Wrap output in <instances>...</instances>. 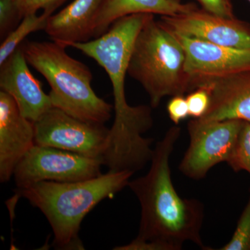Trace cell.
Masks as SVG:
<instances>
[{
	"mask_svg": "<svg viewBox=\"0 0 250 250\" xmlns=\"http://www.w3.org/2000/svg\"><path fill=\"white\" fill-rule=\"evenodd\" d=\"M181 134L172 126L157 142L146 175L130 181L141 208L139 233L136 238L115 250H180L186 242L203 250L201 230L205 218L204 205L197 199L182 198L172 182L170 156Z\"/></svg>",
	"mask_w": 250,
	"mask_h": 250,
	"instance_id": "1",
	"label": "cell"
},
{
	"mask_svg": "<svg viewBox=\"0 0 250 250\" xmlns=\"http://www.w3.org/2000/svg\"><path fill=\"white\" fill-rule=\"evenodd\" d=\"M133 171L108 172L73 182H41L18 193L43 213L59 250H83L79 232L81 224L100 202L128 187Z\"/></svg>",
	"mask_w": 250,
	"mask_h": 250,
	"instance_id": "2",
	"label": "cell"
},
{
	"mask_svg": "<svg viewBox=\"0 0 250 250\" xmlns=\"http://www.w3.org/2000/svg\"><path fill=\"white\" fill-rule=\"evenodd\" d=\"M21 46L28 63L50 85L54 107L87 123L104 125L109 121L113 106L96 95L89 67L69 56L66 47L54 41H27Z\"/></svg>",
	"mask_w": 250,
	"mask_h": 250,
	"instance_id": "3",
	"label": "cell"
},
{
	"mask_svg": "<svg viewBox=\"0 0 250 250\" xmlns=\"http://www.w3.org/2000/svg\"><path fill=\"white\" fill-rule=\"evenodd\" d=\"M186 65L187 54L178 36L152 16L135 41L127 74L142 85L152 108L166 97L192 91Z\"/></svg>",
	"mask_w": 250,
	"mask_h": 250,
	"instance_id": "4",
	"label": "cell"
},
{
	"mask_svg": "<svg viewBox=\"0 0 250 250\" xmlns=\"http://www.w3.org/2000/svg\"><path fill=\"white\" fill-rule=\"evenodd\" d=\"M153 16L136 14L119 18L103 35L72 45L94 59L107 73L113 87L115 121H128L136 114V106H130L126 101L125 78L135 41L145 23Z\"/></svg>",
	"mask_w": 250,
	"mask_h": 250,
	"instance_id": "5",
	"label": "cell"
},
{
	"mask_svg": "<svg viewBox=\"0 0 250 250\" xmlns=\"http://www.w3.org/2000/svg\"><path fill=\"white\" fill-rule=\"evenodd\" d=\"M103 162L68 151L34 145L15 169L18 189L41 182H73L100 176Z\"/></svg>",
	"mask_w": 250,
	"mask_h": 250,
	"instance_id": "6",
	"label": "cell"
},
{
	"mask_svg": "<svg viewBox=\"0 0 250 250\" xmlns=\"http://www.w3.org/2000/svg\"><path fill=\"white\" fill-rule=\"evenodd\" d=\"M243 122L192 118L188 124L190 145L179 164L180 172L188 178L200 180L215 166L228 162Z\"/></svg>",
	"mask_w": 250,
	"mask_h": 250,
	"instance_id": "7",
	"label": "cell"
},
{
	"mask_svg": "<svg viewBox=\"0 0 250 250\" xmlns=\"http://www.w3.org/2000/svg\"><path fill=\"white\" fill-rule=\"evenodd\" d=\"M35 126V145L57 148L102 161L109 129L87 123L52 106Z\"/></svg>",
	"mask_w": 250,
	"mask_h": 250,
	"instance_id": "8",
	"label": "cell"
},
{
	"mask_svg": "<svg viewBox=\"0 0 250 250\" xmlns=\"http://www.w3.org/2000/svg\"><path fill=\"white\" fill-rule=\"evenodd\" d=\"M160 22L178 35L215 45L250 49V24L236 17L210 14L196 5L174 16H161Z\"/></svg>",
	"mask_w": 250,
	"mask_h": 250,
	"instance_id": "9",
	"label": "cell"
},
{
	"mask_svg": "<svg viewBox=\"0 0 250 250\" xmlns=\"http://www.w3.org/2000/svg\"><path fill=\"white\" fill-rule=\"evenodd\" d=\"M177 35L187 54L186 69L192 91L212 81L250 70V49L215 45Z\"/></svg>",
	"mask_w": 250,
	"mask_h": 250,
	"instance_id": "10",
	"label": "cell"
},
{
	"mask_svg": "<svg viewBox=\"0 0 250 250\" xmlns=\"http://www.w3.org/2000/svg\"><path fill=\"white\" fill-rule=\"evenodd\" d=\"M28 64L21 45L0 65V88L14 99L24 118L36 123L53 105Z\"/></svg>",
	"mask_w": 250,
	"mask_h": 250,
	"instance_id": "11",
	"label": "cell"
},
{
	"mask_svg": "<svg viewBox=\"0 0 250 250\" xmlns=\"http://www.w3.org/2000/svg\"><path fill=\"white\" fill-rule=\"evenodd\" d=\"M35 145L34 123L21 114L9 94L0 91V182L14 175L21 159Z\"/></svg>",
	"mask_w": 250,
	"mask_h": 250,
	"instance_id": "12",
	"label": "cell"
},
{
	"mask_svg": "<svg viewBox=\"0 0 250 250\" xmlns=\"http://www.w3.org/2000/svg\"><path fill=\"white\" fill-rule=\"evenodd\" d=\"M205 87L210 94V105L203 121L229 120L250 123V70L212 81Z\"/></svg>",
	"mask_w": 250,
	"mask_h": 250,
	"instance_id": "13",
	"label": "cell"
},
{
	"mask_svg": "<svg viewBox=\"0 0 250 250\" xmlns=\"http://www.w3.org/2000/svg\"><path fill=\"white\" fill-rule=\"evenodd\" d=\"M103 0H74L58 14L52 15L45 29L52 41L72 47L93 38L94 23Z\"/></svg>",
	"mask_w": 250,
	"mask_h": 250,
	"instance_id": "14",
	"label": "cell"
},
{
	"mask_svg": "<svg viewBox=\"0 0 250 250\" xmlns=\"http://www.w3.org/2000/svg\"><path fill=\"white\" fill-rule=\"evenodd\" d=\"M193 3L181 0H103L94 23L93 38L103 35L115 21L136 14L174 16L188 11Z\"/></svg>",
	"mask_w": 250,
	"mask_h": 250,
	"instance_id": "15",
	"label": "cell"
},
{
	"mask_svg": "<svg viewBox=\"0 0 250 250\" xmlns=\"http://www.w3.org/2000/svg\"><path fill=\"white\" fill-rule=\"evenodd\" d=\"M52 14L43 12L38 16L36 13L25 15L21 22L3 39L0 45V65L21 46L31 33L45 30L47 21Z\"/></svg>",
	"mask_w": 250,
	"mask_h": 250,
	"instance_id": "16",
	"label": "cell"
},
{
	"mask_svg": "<svg viewBox=\"0 0 250 250\" xmlns=\"http://www.w3.org/2000/svg\"><path fill=\"white\" fill-rule=\"evenodd\" d=\"M228 164L234 172L246 171L250 175V123L243 121Z\"/></svg>",
	"mask_w": 250,
	"mask_h": 250,
	"instance_id": "17",
	"label": "cell"
},
{
	"mask_svg": "<svg viewBox=\"0 0 250 250\" xmlns=\"http://www.w3.org/2000/svg\"><path fill=\"white\" fill-rule=\"evenodd\" d=\"M220 250H250V194L230 241Z\"/></svg>",
	"mask_w": 250,
	"mask_h": 250,
	"instance_id": "18",
	"label": "cell"
},
{
	"mask_svg": "<svg viewBox=\"0 0 250 250\" xmlns=\"http://www.w3.org/2000/svg\"><path fill=\"white\" fill-rule=\"evenodd\" d=\"M22 19L16 0H0V36L4 39Z\"/></svg>",
	"mask_w": 250,
	"mask_h": 250,
	"instance_id": "19",
	"label": "cell"
},
{
	"mask_svg": "<svg viewBox=\"0 0 250 250\" xmlns=\"http://www.w3.org/2000/svg\"><path fill=\"white\" fill-rule=\"evenodd\" d=\"M189 116L193 119L202 118L209 108L210 94L205 87H199L188 93L187 96Z\"/></svg>",
	"mask_w": 250,
	"mask_h": 250,
	"instance_id": "20",
	"label": "cell"
},
{
	"mask_svg": "<svg viewBox=\"0 0 250 250\" xmlns=\"http://www.w3.org/2000/svg\"><path fill=\"white\" fill-rule=\"evenodd\" d=\"M22 18L25 15L37 13L40 10L43 12L53 14L55 9L65 0H16Z\"/></svg>",
	"mask_w": 250,
	"mask_h": 250,
	"instance_id": "21",
	"label": "cell"
},
{
	"mask_svg": "<svg viewBox=\"0 0 250 250\" xmlns=\"http://www.w3.org/2000/svg\"><path fill=\"white\" fill-rule=\"evenodd\" d=\"M167 111L172 123L175 125H179L181 122L190 116L187 98L182 95L172 97L167 103Z\"/></svg>",
	"mask_w": 250,
	"mask_h": 250,
	"instance_id": "22",
	"label": "cell"
},
{
	"mask_svg": "<svg viewBox=\"0 0 250 250\" xmlns=\"http://www.w3.org/2000/svg\"><path fill=\"white\" fill-rule=\"evenodd\" d=\"M202 9L215 15L225 18H234L233 5L231 0H197Z\"/></svg>",
	"mask_w": 250,
	"mask_h": 250,
	"instance_id": "23",
	"label": "cell"
},
{
	"mask_svg": "<svg viewBox=\"0 0 250 250\" xmlns=\"http://www.w3.org/2000/svg\"><path fill=\"white\" fill-rule=\"evenodd\" d=\"M247 1H248V2H249V3H250V0H247Z\"/></svg>",
	"mask_w": 250,
	"mask_h": 250,
	"instance_id": "24",
	"label": "cell"
}]
</instances>
